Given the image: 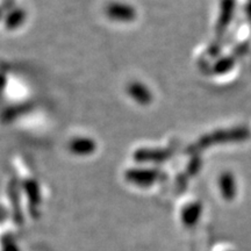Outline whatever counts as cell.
Segmentation results:
<instances>
[{"label": "cell", "instance_id": "cell-1", "mask_svg": "<svg viewBox=\"0 0 251 251\" xmlns=\"http://www.w3.org/2000/svg\"><path fill=\"white\" fill-rule=\"evenodd\" d=\"M250 136V130L247 127H243V126L229 128V129L215 130L213 133L206 134L200 137L196 143L188 147L187 152L197 153L200 150L206 149L212 146H218V144L244 142V141L249 140Z\"/></svg>", "mask_w": 251, "mask_h": 251}, {"label": "cell", "instance_id": "cell-2", "mask_svg": "<svg viewBox=\"0 0 251 251\" xmlns=\"http://www.w3.org/2000/svg\"><path fill=\"white\" fill-rule=\"evenodd\" d=\"M126 179L140 187H149L164 178V174L156 169H130L126 172Z\"/></svg>", "mask_w": 251, "mask_h": 251}, {"label": "cell", "instance_id": "cell-3", "mask_svg": "<svg viewBox=\"0 0 251 251\" xmlns=\"http://www.w3.org/2000/svg\"><path fill=\"white\" fill-rule=\"evenodd\" d=\"M105 13L112 21L122 24L131 23L137 17V12L134 6L122 1L108 2L106 5Z\"/></svg>", "mask_w": 251, "mask_h": 251}, {"label": "cell", "instance_id": "cell-4", "mask_svg": "<svg viewBox=\"0 0 251 251\" xmlns=\"http://www.w3.org/2000/svg\"><path fill=\"white\" fill-rule=\"evenodd\" d=\"M171 156L172 151L169 149L141 148L134 152V159L140 163H162L168 161Z\"/></svg>", "mask_w": 251, "mask_h": 251}, {"label": "cell", "instance_id": "cell-5", "mask_svg": "<svg viewBox=\"0 0 251 251\" xmlns=\"http://www.w3.org/2000/svg\"><path fill=\"white\" fill-rule=\"evenodd\" d=\"M235 9H236V0H221L218 23H216L218 35H222L227 29L228 25L231 23L234 18Z\"/></svg>", "mask_w": 251, "mask_h": 251}, {"label": "cell", "instance_id": "cell-6", "mask_svg": "<svg viewBox=\"0 0 251 251\" xmlns=\"http://www.w3.org/2000/svg\"><path fill=\"white\" fill-rule=\"evenodd\" d=\"M219 190L221 197L227 201H231L236 198L237 183L235 176L231 172L226 171L220 175L219 178Z\"/></svg>", "mask_w": 251, "mask_h": 251}, {"label": "cell", "instance_id": "cell-7", "mask_svg": "<svg viewBox=\"0 0 251 251\" xmlns=\"http://www.w3.org/2000/svg\"><path fill=\"white\" fill-rule=\"evenodd\" d=\"M96 141L90 137L78 136L72 139L69 143V151L76 156H90L96 151Z\"/></svg>", "mask_w": 251, "mask_h": 251}, {"label": "cell", "instance_id": "cell-8", "mask_svg": "<svg viewBox=\"0 0 251 251\" xmlns=\"http://www.w3.org/2000/svg\"><path fill=\"white\" fill-rule=\"evenodd\" d=\"M127 93L131 99L140 105L146 106L152 101V93L148 87L140 81H133L127 86Z\"/></svg>", "mask_w": 251, "mask_h": 251}, {"label": "cell", "instance_id": "cell-9", "mask_svg": "<svg viewBox=\"0 0 251 251\" xmlns=\"http://www.w3.org/2000/svg\"><path fill=\"white\" fill-rule=\"evenodd\" d=\"M201 211L202 206L200 202H192L185 206L183 212H181V220H183L184 226H186V227L196 226L200 215H201Z\"/></svg>", "mask_w": 251, "mask_h": 251}, {"label": "cell", "instance_id": "cell-10", "mask_svg": "<svg viewBox=\"0 0 251 251\" xmlns=\"http://www.w3.org/2000/svg\"><path fill=\"white\" fill-rule=\"evenodd\" d=\"M26 20V12L23 8L13 7L8 9L7 14L5 17V25L7 29H17Z\"/></svg>", "mask_w": 251, "mask_h": 251}, {"label": "cell", "instance_id": "cell-11", "mask_svg": "<svg viewBox=\"0 0 251 251\" xmlns=\"http://www.w3.org/2000/svg\"><path fill=\"white\" fill-rule=\"evenodd\" d=\"M235 65V58L234 56H227V57H222L215 63L213 67V71L216 75H222L226 72L230 71Z\"/></svg>", "mask_w": 251, "mask_h": 251}, {"label": "cell", "instance_id": "cell-12", "mask_svg": "<svg viewBox=\"0 0 251 251\" xmlns=\"http://www.w3.org/2000/svg\"><path fill=\"white\" fill-rule=\"evenodd\" d=\"M14 5V0H2V7H7L8 9L13 8Z\"/></svg>", "mask_w": 251, "mask_h": 251}]
</instances>
